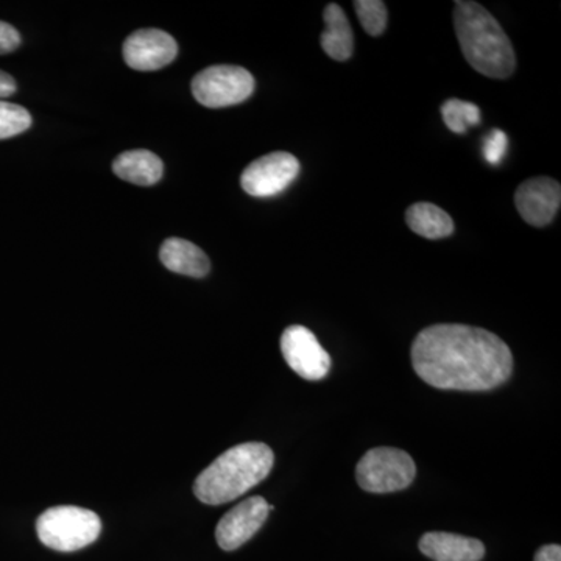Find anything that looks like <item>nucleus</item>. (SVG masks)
Segmentation results:
<instances>
[{
    "mask_svg": "<svg viewBox=\"0 0 561 561\" xmlns=\"http://www.w3.org/2000/svg\"><path fill=\"white\" fill-rule=\"evenodd\" d=\"M412 365L435 389L486 391L511 378L513 354L502 339L482 328L434 324L413 341Z\"/></svg>",
    "mask_w": 561,
    "mask_h": 561,
    "instance_id": "1",
    "label": "nucleus"
},
{
    "mask_svg": "<svg viewBox=\"0 0 561 561\" xmlns=\"http://www.w3.org/2000/svg\"><path fill=\"white\" fill-rule=\"evenodd\" d=\"M454 28L465 60L490 79L505 80L515 72L516 55L512 41L481 3L457 0Z\"/></svg>",
    "mask_w": 561,
    "mask_h": 561,
    "instance_id": "2",
    "label": "nucleus"
},
{
    "mask_svg": "<svg viewBox=\"0 0 561 561\" xmlns=\"http://www.w3.org/2000/svg\"><path fill=\"white\" fill-rule=\"evenodd\" d=\"M273 463L275 454L265 443H242L201 472L194 483L195 496L208 505L238 500L271 474Z\"/></svg>",
    "mask_w": 561,
    "mask_h": 561,
    "instance_id": "3",
    "label": "nucleus"
},
{
    "mask_svg": "<svg viewBox=\"0 0 561 561\" xmlns=\"http://www.w3.org/2000/svg\"><path fill=\"white\" fill-rule=\"evenodd\" d=\"M39 541L60 552H73L98 540L102 522L98 513L76 505H58L43 513L36 522Z\"/></svg>",
    "mask_w": 561,
    "mask_h": 561,
    "instance_id": "4",
    "label": "nucleus"
},
{
    "mask_svg": "<svg viewBox=\"0 0 561 561\" xmlns=\"http://www.w3.org/2000/svg\"><path fill=\"white\" fill-rule=\"evenodd\" d=\"M416 474L415 461L397 448L370 449L356 467V479L362 490L386 494L408 489Z\"/></svg>",
    "mask_w": 561,
    "mask_h": 561,
    "instance_id": "5",
    "label": "nucleus"
},
{
    "mask_svg": "<svg viewBox=\"0 0 561 561\" xmlns=\"http://www.w3.org/2000/svg\"><path fill=\"white\" fill-rule=\"evenodd\" d=\"M254 79L241 66H210L192 80L195 101L206 108H227L239 105L253 94Z\"/></svg>",
    "mask_w": 561,
    "mask_h": 561,
    "instance_id": "6",
    "label": "nucleus"
},
{
    "mask_svg": "<svg viewBox=\"0 0 561 561\" xmlns=\"http://www.w3.org/2000/svg\"><path fill=\"white\" fill-rule=\"evenodd\" d=\"M280 353L287 365L306 381H321L331 370V356L308 328L294 324L280 335Z\"/></svg>",
    "mask_w": 561,
    "mask_h": 561,
    "instance_id": "7",
    "label": "nucleus"
},
{
    "mask_svg": "<svg viewBox=\"0 0 561 561\" xmlns=\"http://www.w3.org/2000/svg\"><path fill=\"white\" fill-rule=\"evenodd\" d=\"M300 173V161L286 151L265 154L251 162L241 176L242 190L251 197H273L294 183Z\"/></svg>",
    "mask_w": 561,
    "mask_h": 561,
    "instance_id": "8",
    "label": "nucleus"
},
{
    "mask_svg": "<svg viewBox=\"0 0 561 561\" xmlns=\"http://www.w3.org/2000/svg\"><path fill=\"white\" fill-rule=\"evenodd\" d=\"M275 511L264 497L253 496L236 505L216 527V540L224 551H236L256 535Z\"/></svg>",
    "mask_w": 561,
    "mask_h": 561,
    "instance_id": "9",
    "label": "nucleus"
},
{
    "mask_svg": "<svg viewBox=\"0 0 561 561\" xmlns=\"http://www.w3.org/2000/svg\"><path fill=\"white\" fill-rule=\"evenodd\" d=\"M179 55V44L169 33L144 28L128 36L124 44V60L135 70H158L171 65Z\"/></svg>",
    "mask_w": 561,
    "mask_h": 561,
    "instance_id": "10",
    "label": "nucleus"
},
{
    "mask_svg": "<svg viewBox=\"0 0 561 561\" xmlns=\"http://www.w3.org/2000/svg\"><path fill=\"white\" fill-rule=\"evenodd\" d=\"M560 203V183L548 176L524 181L515 194L516 209L524 221L537 228L546 227L556 219Z\"/></svg>",
    "mask_w": 561,
    "mask_h": 561,
    "instance_id": "11",
    "label": "nucleus"
},
{
    "mask_svg": "<svg viewBox=\"0 0 561 561\" xmlns=\"http://www.w3.org/2000/svg\"><path fill=\"white\" fill-rule=\"evenodd\" d=\"M420 551L434 561H481L485 556V546L463 535L430 531L421 538Z\"/></svg>",
    "mask_w": 561,
    "mask_h": 561,
    "instance_id": "12",
    "label": "nucleus"
},
{
    "mask_svg": "<svg viewBox=\"0 0 561 561\" xmlns=\"http://www.w3.org/2000/svg\"><path fill=\"white\" fill-rule=\"evenodd\" d=\"M160 257L165 268L180 275L203 278L209 273L210 262L205 251L184 239H168L162 243Z\"/></svg>",
    "mask_w": 561,
    "mask_h": 561,
    "instance_id": "13",
    "label": "nucleus"
},
{
    "mask_svg": "<svg viewBox=\"0 0 561 561\" xmlns=\"http://www.w3.org/2000/svg\"><path fill=\"white\" fill-rule=\"evenodd\" d=\"M323 20L324 31L321 33V47L332 60H350L354 50V35L345 11L337 3H330L324 9Z\"/></svg>",
    "mask_w": 561,
    "mask_h": 561,
    "instance_id": "14",
    "label": "nucleus"
},
{
    "mask_svg": "<svg viewBox=\"0 0 561 561\" xmlns=\"http://www.w3.org/2000/svg\"><path fill=\"white\" fill-rule=\"evenodd\" d=\"M113 172L128 183L151 186L162 179L164 164L149 150H131L125 151L114 160Z\"/></svg>",
    "mask_w": 561,
    "mask_h": 561,
    "instance_id": "15",
    "label": "nucleus"
},
{
    "mask_svg": "<svg viewBox=\"0 0 561 561\" xmlns=\"http://www.w3.org/2000/svg\"><path fill=\"white\" fill-rule=\"evenodd\" d=\"M405 221L415 234L431 241L448 238L454 232L451 216L434 203H415L405 213Z\"/></svg>",
    "mask_w": 561,
    "mask_h": 561,
    "instance_id": "16",
    "label": "nucleus"
},
{
    "mask_svg": "<svg viewBox=\"0 0 561 561\" xmlns=\"http://www.w3.org/2000/svg\"><path fill=\"white\" fill-rule=\"evenodd\" d=\"M442 116L449 130L463 135L474 125L481 124L482 113L478 105L460 99H449L442 105Z\"/></svg>",
    "mask_w": 561,
    "mask_h": 561,
    "instance_id": "17",
    "label": "nucleus"
},
{
    "mask_svg": "<svg viewBox=\"0 0 561 561\" xmlns=\"http://www.w3.org/2000/svg\"><path fill=\"white\" fill-rule=\"evenodd\" d=\"M362 27L370 36H381L389 22V11L382 0H357L354 2Z\"/></svg>",
    "mask_w": 561,
    "mask_h": 561,
    "instance_id": "18",
    "label": "nucleus"
},
{
    "mask_svg": "<svg viewBox=\"0 0 561 561\" xmlns=\"http://www.w3.org/2000/svg\"><path fill=\"white\" fill-rule=\"evenodd\" d=\"M32 127V116L24 106L0 101V139L13 138Z\"/></svg>",
    "mask_w": 561,
    "mask_h": 561,
    "instance_id": "19",
    "label": "nucleus"
},
{
    "mask_svg": "<svg viewBox=\"0 0 561 561\" xmlns=\"http://www.w3.org/2000/svg\"><path fill=\"white\" fill-rule=\"evenodd\" d=\"M508 149V138L504 131L491 130L483 139V158L490 164L497 165L504 160Z\"/></svg>",
    "mask_w": 561,
    "mask_h": 561,
    "instance_id": "20",
    "label": "nucleus"
},
{
    "mask_svg": "<svg viewBox=\"0 0 561 561\" xmlns=\"http://www.w3.org/2000/svg\"><path fill=\"white\" fill-rule=\"evenodd\" d=\"M20 32L13 25L0 21V55L11 54L20 47Z\"/></svg>",
    "mask_w": 561,
    "mask_h": 561,
    "instance_id": "21",
    "label": "nucleus"
},
{
    "mask_svg": "<svg viewBox=\"0 0 561 561\" xmlns=\"http://www.w3.org/2000/svg\"><path fill=\"white\" fill-rule=\"evenodd\" d=\"M16 81L9 73L0 70V101H5L7 98L16 92Z\"/></svg>",
    "mask_w": 561,
    "mask_h": 561,
    "instance_id": "22",
    "label": "nucleus"
},
{
    "mask_svg": "<svg viewBox=\"0 0 561 561\" xmlns=\"http://www.w3.org/2000/svg\"><path fill=\"white\" fill-rule=\"evenodd\" d=\"M534 561H561V548L559 545L542 546L540 551L535 553Z\"/></svg>",
    "mask_w": 561,
    "mask_h": 561,
    "instance_id": "23",
    "label": "nucleus"
}]
</instances>
